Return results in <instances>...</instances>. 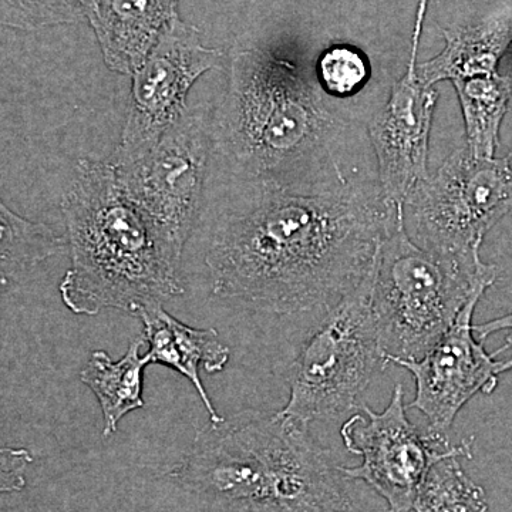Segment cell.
<instances>
[{
    "label": "cell",
    "instance_id": "cell-1",
    "mask_svg": "<svg viewBox=\"0 0 512 512\" xmlns=\"http://www.w3.org/2000/svg\"><path fill=\"white\" fill-rule=\"evenodd\" d=\"M402 210L359 194L269 188L214 232L205 256L212 293L279 315L333 306L369 274Z\"/></svg>",
    "mask_w": 512,
    "mask_h": 512
},
{
    "label": "cell",
    "instance_id": "cell-2",
    "mask_svg": "<svg viewBox=\"0 0 512 512\" xmlns=\"http://www.w3.org/2000/svg\"><path fill=\"white\" fill-rule=\"evenodd\" d=\"M171 480L224 512H346L345 476L308 426L245 410L208 423Z\"/></svg>",
    "mask_w": 512,
    "mask_h": 512
},
{
    "label": "cell",
    "instance_id": "cell-3",
    "mask_svg": "<svg viewBox=\"0 0 512 512\" xmlns=\"http://www.w3.org/2000/svg\"><path fill=\"white\" fill-rule=\"evenodd\" d=\"M62 211L70 268L60 282L62 301L76 315L116 309L136 316L184 293L181 266L117 178L111 158H82Z\"/></svg>",
    "mask_w": 512,
    "mask_h": 512
},
{
    "label": "cell",
    "instance_id": "cell-4",
    "mask_svg": "<svg viewBox=\"0 0 512 512\" xmlns=\"http://www.w3.org/2000/svg\"><path fill=\"white\" fill-rule=\"evenodd\" d=\"M495 279L497 268L480 255L460 258L414 244L400 211L373 264L372 308L386 362L426 356L471 296Z\"/></svg>",
    "mask_w": 512,
    "mask_h": 512
},
{
    "label": "cell",
    "instance_id": "cell-5",
    "mask_svg": "<svg viewBox=\"0 0 512 512\" xmlns=\"http://www.w3.org/2000/svg\"><path fill=\"white\" fill-rule=\"evenodd\" d=\"M328 121L293 64L261 50L232 57L218 144L247 173L264 175L315 146Z\"/></svg>",
    "mask_w": 512,
    "mask_h": 512
},
{
    "label": "cell",
    "instance_id": "cell-6",
    "mask_svg": "<svg viewBox=\"0 0 512 512\" xmlns=\"http://www.w3.org/2000/svg\"><path fill=\"white\" fill-rule=\"evenodd\" d=\"M375 264V262H373ZM373 266L352 292L330 306L293 363L281 413L309 426L349 412L387 366L372 308Z\"/></svg>",
    "mask_w": 512,
    "mask_h": 512
},
{
    "label": "cell",
    "instance_id": "cell-7",
    "mask_svg": "<svg viewBox=\"0 0 512 512\" xmlns=\"http://www.w3.org/2000/svg\"><path fill=\"white\" fill-rule=\"evenodd\" d=\"M210 127L200 114H185L153 147L136 156H111L128 200L136 205L175 264L201 211L210 158Z\"/></svg>",
    "mask_w": 512,
    "mask_h": 512
},
{
    "label": "cell",
    "instance_id": "cell-8",
    "mask_svg": "<svg viewBox=\"0 0 512 512\" xmlns=\"http://www.w3.org/2000/svg\"><path fill=\"white\" fill-rule=\"evenodd\" d=\"M404 205L424 248L474 258L488 231L512 210L510 158H477L460 148Z\"/></svg>",
    "mask_w": 512,
    "mask_h": 512
},
{
    "label": "cell",
    "instance_id": "cell-9",
    "mask_svg": "<svg viewBox=\"0 0 512 512\" xmlns=\"http://www.w3.org/2000/svg\"><path fill=\"white\" fill-rule=\"evenodd\" d=\"M342 429L345 447L362 457L356 467L340 466L343 476L362 480L386 500L390 512H412L431 467L450 457L473 456V437L451 446L434 434H421L407 419L402 384L382 413L363 404Z\"/></svg>",
    "mask_w": 512,
    "mask_h": 512
},
{
    "label": "cell",
    "instance_id": "cell-10",
    "mask_svg": "<svg viewBox=\"0 0 512 512\" xmlns=\"http://www.w3.org/2000/svg\"><path fill=\"white\" fill-rule=\"evenodd\" d=\"M222 59L224 52L205 46L200 30L178 15L133 74L126 124L114 156H136L153 147L188 113L187 97L194 83L217 69Z\"/></svg>",
    "mask_w": 512,
    "mask_h": 512
},
{
    "label": "cell",
    "instance_id": "cell-11",
    "mask_svg": "<svg viewBox=\"0 0 512 512\" xmlns=\"http://www.w3.org/2000/svg\"><path fill=\"white\" fill-rule=\"evenodd\" d=\"M485 291L471 296L443 338L419 360L390 357L389 365L409 370L416 382V397L409 407L419 410L430 423V433L446 439L457 414L474 394H491L498 377L512 369V359L498 360L474 338L471 325L477 303Z\"/></svg>",
    "mask_w": 512,
    "mask_h": 512
},
{
    "label": "cell",
    "instance_id": "cell-12",
    "mask_svg": "<svg viewBox=\"0 0 512 512\" xmlns=\"http://www.w3.org/2000/svg\"><path fill=\"white\" fill-rule=\"evenodd\" d=\"M429 0H420L414 22L409 67L393 86L392 96L370 126V140L379 163L382 198L393 208L404 207L414 188L429 177V141L439 93L417 73L421 29Z\"/></svg>",
    "mask_w": 512,
    "mask_h": 512
},
{
    "label": "cell",
    "instance_id": "cell-13",
    "mask_svg": "<svg viewBox=\"0 0 512 512\" xmlns=\"http://www.w3.org/2000/svg\"><path fill=\"white\" fill-rule=\"evenodd\" d=\"M178 16V0H92L87 20L111 72L133 76L167 26Z\"/></svg>",
    "mask_w": 512,
    "mask_h": 512
},
{
    "label": "cell",
    "instance_id": "cell-14",
    "mask_svg": "<svg viewBox=\"0 0 512 512\" xmlns=\"http://www.w3.org/2000/svg\"><path fill=\"white\" fill-rule=\"evenodd\" d=\"M163 306H150L137 315L143 322L148 362L170 367L190 380L210 414L211 423H220L224 417L217 412L205 390L200 367H204L207 373L222 372L228 365L231 350L222 342L217 329L192 328L170 315Z\"/></svg>",
    "mask_w": 512,
    "mask_h": 512
},
{
    "label": "cell",
    "instance_id": "cell-15",
    "mask_svg": "<svg viewBox=\"0 0 512 512\" xmlns=\"http://www.w3.org/2000/svg\"><path fill=\"white\" fill-rule=\"evenodd\" d=\"M443 35V52L417 64L421 82L429 87L443 80L456 82L498 73V62L512 42V16H495L470 28L444 30Z\"/></svg>",
    "mask_w": 512,
    "mask_h": 512
},
{
    "label": "cell",
    "instance_id": "cell-16",
    "mask_svg": "<svg viewBox=\"0 0 512 512\" xmlns=\"http://www.w3.org/2000/svg\"><path fill=\"white\" fill-rule=\"evenodd\" d=\"M144 343L143 335L131 340L127 352L116 362L104 350H94L80 373V380L99 402L104 437L116 434L127 414L146 406L144 370L150 362L141 355Z\"/></svg>",
    "mask_w": 512,
    "mask_h": 512
},
{
    "label": "cell",
    "instance_id": "cell-17",
    "mask_svg": "<svg viewBox=\"0 0 512 512\" xmlns=\"http://www.w3.org/2000/svg\"><path fill=\"white\" fill-rule=\"evenodd\" d=\"M453 84L466 123L468 150L477 158H494L501 123L511 99L510 77L495 73L456 80Z\"/></svg>",
    "mask_w": 512,
    "mask_h": 512
},
{
    "label": "cell",
    "instance_id": "cell-18",
    "mask_svg": "<svg viewBox=\"0 0 512 512\" xmlns=\"http://www.w3.org/2000/svg\"><path fill=\"white\" fill-rule=\"evenodd\" d=\"M67 239L49 225L20 217L0 204V282L5 293L23 272L56 255Z\"/></svg>",
    "mask_w": 512,
    "mask_h": 512
},
{
    "label": "cell",
    "instance_id": "cell-19",
    "mask_svg": "<svg viewBox=\"0 0 512 512\" xmlns=\"http://www.w3.org/2000/svg\"><path fill=\"white\" fill-rule=\"evenodd\" d=\"M458 458H446L431 467L420 485L414 511L490 512L484 488L467 476Z\"/></svg>",
    "mask_w": 512,
    "mask_h": 512
},
{
    "label": "cell",
    "instance_id": "cell-20",
    "mask_svg": "<svg viewBox=\"0 0 512 512\" xmlns=\"http://www.w3.org/2000/svg\"><path fill=\"white\" fill-rule=\"evenodd\" d=\"M92 0H0V22L10 29L39 30L87 19Z\"/></svg>",
    "mask_w": 512,
    "mask_h": 512
},
{
    "label": "cell",
    "instance_id": "cell-21",
    "mask_svg": "<svg viewBox=\"0 0 512 512\" xmlns=\"http://www.w3.org/2000/svg\"><path fill=\"white\" fill-rule=\"evenodd\" d=\"M367 74L365 57L348 46L326 50L318 62L319 82L332 96H349L366 82Z\"/></svg>",
    "mask_w": 512,
    "mask_h": 512
},
{
    "label": "cell",
    "instance_id": "cell-22",
    "mask_svg": "<svg viewBox=\"0 0 512 512\" xmlns=\"http://www.w3.org/2000/svg\"><path fill=\"white\" fill-rule=\"evenodd\" d=\"M30 461L32 457L28 450L2 448V491H16L23 487V471Z\"/></svg>",
    "mask_w": 512,
    "mask_h": 512
},
{
    "label": "cell",
    "instance_id": "cell-23",
    "mask_svg": "<svg viewBox=\"0 0 512 512\" xmlns=\"http://www.w3.org/2000/svg\"><path fill=\"white\" fill-rule=\"evenodd\" d=\"M512 330V312L508 313V315L501 316V318L490 320L487 323H481V325L474 326V332L478 335V340L487 339L488 336L493 335L495 332H500V330Z\"/></svg>",
    "mask_w": 512,
    "mask_h": 512
},
{
    "label": "cell",
    "instance_id": "cell-24",
    "mask_svg": "<svg viewBox=\"0 0 512 512\" xmlns=\"http://www.w3.org/2000/svg\"><path fill=\"white\" fill-rule=\"evenodd\" d=\"M507 348H511L512 349V335L510 336H507Z\"/></svg>",
    "mask_w": 512,
    "mask_h": 512
}]
</instances>
